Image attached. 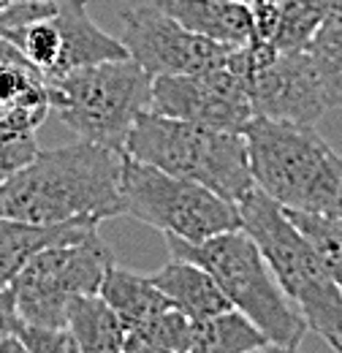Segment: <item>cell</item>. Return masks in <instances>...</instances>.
I'll use <instances>...</instances> for the list:
<instances>
[{
	"mask_svg": "<svg viewBox=\"0 0 342 353\" xmlns=\"http://www.w3.org/2000/svg\"><path fill=\"white\" fill-rule=\"evenodd\" d=\"M123 152L74 141L39 155L0 182V215L22 223L106 221L123 215Z\"/></svg>",
	"mask_w": 342,
	"mask_h": 353,
	"instance_id": "6da1fadb",
	"label": "cell"
},
{
	"mask_svg": "<svg viewBox=\"0 0 342 353\" xmlns=\"http://www.w3.org/2000/svg\"><path fill=\"white\" fill-rule=\"evenodd\" d=\"M242 133L258 190L283 210L342 215V158L315 125L250 117Z\"/></svg>",
	"mask_w": 342,
	"mask_h": 353,
	"instance_id": "7a4b0ae2",
	"label": "cell"
},
{
	"mask_svg": "<svg viewBox=\"0 0 342 353\" xmlns=\"http://www.w3.org/2000/svg\"><path fill=\"white\" fill-rule=\"evenodd\" d=\"M166 236L171 259H188L204 266L231 302V307L245 312L261 334L277 351H296L310 332L299 307L280 288L269 261L263 259L256 239L239 225L214 234L201 242H188L179 236Z\"/></svg>",
	"mask_w": 342,
	"mask_h": 353,
	"instance_id": "3957f363",
	"label": "cell"
},
{
	"mask_svg": "<svg viewBox=\"0 0 342 353\" xmlns=\"http://www.w3.org/2000/svg\"><path fill=\"white\" fill-rule=\"evenodd\" d=\"M237 207L242 228L256 239L280 288L299 307L307 326L342 353V291L315 248L288 212L263 190L253 188Z\"/></svg>",
	"mask_w": 342,
	"mask_h": 353,
	"instance_id": "277c9868",
	"label": "cell"
},
{
	"mask_svg": "<svg viewBox=\"0 0 342 353\" xmlns=\"http://www.w3.org/2000/svg\"><path fill=\"white\" fill-rule=\"evenodd\" d=\"M125 155L158 166L174 176L201 182L231 204L253 188L245 133L144 112L125 139Z\"/></svg>",
	"mask_w": 342,
	"mask_h": 353,
	"instance_id": "5b68a950",
	"label": "cell"
},
{
	"mask_svg": "<svg viewBox=\"0 0 342 353\" xmlns=\"http://www.w3.org/2000/svg\"><path fill=\"white\" fill-rule=\"evenodd\" d=\"M52 112L85 141L125 150L136 120L152 106V77L133 60H106L46 79Z\"/></svg>",
	"mask_w": 342,
	"mask_h": 353,
	"instance_id": "8992f818",
	"label": "cell"
},
{
	"mask_svg": "<svg viewBox=\"0 0 342 353\" xmlns=\"http://www.w3.org/2000/svg\"><path fill=\"white\" fill-rule=\"evenodd\" d=\"M120 190L123 215L188 242H201L242 225L239 207L204 188L201 182L174 176L125 152Z\"/></svg>",
	"mask_w": 342,
	"mask_h": 353,
	"instance_id": "52a82bcc",
	"label": "cell"
},
{
	"mask_svg": "<svg viewBox=\"0 0 342 353\" xmlns=\"http://www.w3.org/2000/svg\"><path fill=\"white\" fill-rule=\"evenodd\" d=\"M112 264L114 253L98 231L77 242L43 248L8 283L17 318L33 326H66L68 299L77 294H98Z\"/></svg>",
	"mask_w": 342,
	"mask_h": 353,
	"instance_id": "ba28073f",
	"label": "cell"
},
{
	"mask_svg": "<svg viewBox=\"0 0 342 353\" xmlns=\"http://www.w3.org/2000/svg\"><path fill=\"white\" fill-rule=\"evenodd\" d=\"M250 74L253 63L245 44L234 46L225 63L207 71L152 77L150 112L242 133L253 117Z\"/></svg>",
	"mask_w": 342,
	"mask_h": 353,
	"instance_id": "9c48e42d",
	"label": "cell"
},
{
	"mask_svg": "<svg viewBox=\"0 0 342 353\" xmlns=\"http://www.w3.org/2000/svg\"><path fill=\"white\" fill-rule=\"evenodd\" d=\"M128 54L150 77L196 74L228 60V44H217L182 28L155 3L130 6L123 11V39Z\"/></svg>",
	"mask_w": 342,
	"mask_h": 353,
	"instance_id": "30bf717a",
	"label": "cell"
},
{
	"mask_svg": "<svg viewBox=\"0 0 342 353\" xmlns=\"http://www.w3.org/2000/svg\"><path fill=\"white\" fill-rule=\"evenodd\" d=\"M253 117L315 125L329 103L307 52H277L250 74Z\"/></svg>",
	"mask_w": 342,
	"mask_h": 353,
	"instance_id": "8fae6325",
	"label": "cell"
},
{
	"mask_svg": "<svg viewBox=\"0 0 342 353\" xmlns=\"http://www.w3.org/2000/svg\"><path fill=\"white\" fill-rule=\"evenodd\" d=\"M87 3L90 0H57L54 19L63 33V52H60V63L52 77H60L74 68L95 65V63H106V60L130 57L120 39L103 33L92 22V17L87 14Z\"/></svg>",
	"mask_w": 342,
	"mask_h": 353,
	"instance_id": "7c38bea8",
	"label": "cell"
},
{
	"mask_svg": "<svg viewBox=\"0 0 342 353\" xmlns=\"http://www.w3.org/2000/svg\"><path fill=\"white\" fill-rule=\"evenodd\" d=\"M182 28L212 39L217 44L245 46L253 33V8L242 0H155Z\"/></svg>",
	"mask_w": 342,
	"mask_h": 353,
	"instance_id": "4fadbf2b",
	"label": "cell"
},
{
	"mask_svg": "<svg viewBox=\"0 0 342 353\" xmlns=\"http://www.w3.org/2000/svg\"><path fill=\"white\" fill-rule=\"evenodd\" d=\"M98 225L101 223L95 221L39 225V223H22L0 215V294L8 288L14 274L28 264L30 256L57 242H77L87 234L98 231Z\"/></svg>",
	"mask_w": 342,
	"mask_h": 353,
	"instance_id": "5bb4252c",
	"label": "cell"
},
{
	"mask_svg": "<svg viewBox=\"0 0 342 353\" xmlns=\"http://www.w3.org/2000/svg\"><path fill=\"white\" fill-rule=\"evenodd\" d=\"M150 280L171 299V305L185 312L190 321L210 318L220 310H228L231 302L214 283V277L204 266L193 264L188 259H171L166 266H161Z\"/></svg>",
	"mask_w": 342,
	"mask_h": 353,
	"instance_id": "9a60e30c",
	"label": "cell"
},
{
	"mask_svg": "<svg viewBox=\"0 0 342 353\" xmlns=\"http://www.w3.org/2000/svg\"><path fill=\"white\" fill-rule=\"evenodd\" d=\"M98 294L109 302V307L117 312V318H120L125 332L141 326L152 315L174 307L169 296L150 277H141V274L128 272V269H123L117 264H112L106 269Z\"/></svg>",
	"mask_w": 342,
	"mask_h": 353,
	"instance_id": "2e32d148",
	"label": "cell"
},
{
	"mask_svg": "<svg viewBox=\"0 0 342 353\" xmlns=\"http://www.w3.org/2000/svg\"><path fill=\"white\" fill-rule=\"evenodd\" d=\"M66 329L71 332L79 353H120L125 329L117 312L101 294H77L68 299Z\"/></svg>",
	"mask_w": 342,
	"mask_h": 353,
	"instance_id": "e0dca14e",
	"label": "cell"
},
{
	"mask_svg": "<svg viewBox=\"0 0 342 353\" xmlns=\"http://www.w3.org/2000/svg\"><path fill=\"white\" fill-rule=\"evenodd\" d=\"M266 348L272 345L261 334V329L245 312L234 307L193 321L190 329V353H250Z\"/></svg>",
	"mask_w": 342,
	"mask_h": 353,
	"instance_id": "ac0fdd59",
	"label": "cell"
},
{
	"mask_svg": "<svg viewBox=\"0 0 342 353\" xmlns=\"http://www.w3.org/2000/svg\"><path fill=\"white\" fill-rule=\"evenodd\" d=\"M329 109H342V0H332L323 22L304 46Z\"/></svg>",
	"mask_w": 342,
	"mask_h": 353,
	"instance_id": "d6986e66",
	"label": "cell"
},
{
	"mask_svg": "<svg viewBox=\"0 0 342 353\" xmlns=\"http://www.w3.org/2000/svg\"><path fill=\"white\" fill-rule=\"evenodd\" d=\"M190 329L193 321L179 312L177 307H169L141 326L125 332V353H190Z\"/></svg>",
	"mask_w": 342,
	"mask_h": 353,
	"instance_id": "ffe728a7",
	"label": "cell"
},
{
	"mask_svg": "<svg viewBox=\"0 0 342 353\" xmlns=\"http://www.w3.org/2000/svg\"><path fill=\"white\" fill-rule=\"evenodd\" d=\"M332 0H283L269 44L277 52H301L323 22Z\"/></svg>",
	"mask_w": 342,
	"mask_h": 353,
	"instance_id": "44dd1931",
	"label": "cell"
},
{
	"mask_svg": "<svg viewBox=\"0 0 342 353\" xmlns=\"http://www.w3.org/2000/svg\"><path fill=\"white\" fill-rule=\"evenodd\" d=\"M6 41L17 46L25 54V60L33 68H39L43 77L54 74V68L60 63V52H63V33H60V25H57L54 14L14 30Z\"/></svg>",
	"mask_w": 342,
	"mask_h": 353,
	"instance_id": "7402d4cb",
	"label": "cell"
},
{
	"mask_svg": "<svg viewBox=\"0 0 342 353\" xmlns=\"http://www.w3.org/2000/svg\"><path fill=\"white\" fill-rule=\"evenodd\" d=\"M285 212L307 236V242L315 248L332 280L342 291V215H312V212H294V210H285Z\"/></svg>",
	"mask_w": 342,
	"mask_h": 353,
	"instance_id": "603a6c76",
	"label": "cell"
},
{
	"mask_svg": "<svg viewBox=\"0 0 342 353\" xmlns=\"http://www.w3.org/2000/svg\"><path fill=\"white\" fill-rule=\"evenodd\" d=\"M14 332L22 340L25 353H79L66 326H33L17 318Z\"/></svg>",
	"mask_w": 342,
	"mask_h": 353,
	"instance_id": "cb8c5ba5",
	"label": "cell"
},
{
	"mask_svg": "<svg viewBox=\"0 0 342 353\" xmlns=\"http://www.w3.org/2000/svg\"><path fill=\"white\" fill-rule=\"evenodd\" d=\"M36 155H39L36 131H19V128L0 125V179L28 166Z\"/></svg>",
	"mask_w": 342,
	"mask_h": 353,
	"instance_id": "d4e9b609",
	"label": "cell"
},
{
	"mask_svg": "<svg viewBox=\"0 0 342 353\" xmlns=\"http://www.w3.org/2000/svg\"><path fill=\"white\" fill-rule=\"evenodd\" d=\"M39 79H43V74L30 63H0V103L17 101Z\"/></svg>",
	"mask_w": 342,
	"mask_h": 353,
	"instance_id": "484cf974",
	"label": "cell"
},
{
	"mask_svg": "<svg viewBox=\"0 0 342 353\" xmlns=\"http://www.w3.org/2000/svg\"><path fill=\"white\" fill-rule=\"evenodd\" d=\"M14 321H17V312L11 302V291L6 288L0 294V353H25L22 340L14 332Z\"/></svg>",
	"mask_w": 342,
	"mask_h": 353,
	"instance_id": "4316f807",
	"label": "cell"
},
{
	"mask_svg": "<svg viewBox=\"0 0 342 353\" xmlns=\"http://www.w3.org/2000/svg\"><path fill=\"white\" fill-rule=\"evenodd\" d=\"M0 63H28V60H25V54L17 46L0 36Z\"/></svg>",
	"mask_w": 342,
	"mask_h": 353,
	"instance_id": "83f0119b",
	"label": "cell"
},
{
	"mask_svg": "<svg viewBox=\"0 0 342 353\" xmlns=\"http://www.w3.org/2000/svg\"><path fill=\"white\" fill-rule=\"evenodd\" d=\"M283 0H250V8H266V6H280Z\"/></svg>",
	"mask_w": 342,
	"mask_h": 353,
	"instance_id": "f1b7e54d",
	"label": "cell"
},
{
	"mask_svg": "<svg viewBox=\"0 0 342 353\" xmlns=\"http://www.w3.org/2000/svg\"><path fill=\"white\" fill-rule=\"evenodd\" d=\"M8 3H11V0H0V11H3V8L8 6Z\"/></svg>",
	"mask_w": 342,
	"mask_h": 353,
	"instance_id": "f546056e",
	"label": "cell"
},
{
	"mask_svg": "<svg viewBox=\"0 0 342 353\" xmlns=\"http://www.w3.org/2000/svg\"><path fill=\"white\" fill-rule=\"evenodd\" d=\"M242 3H250V0H242Z\"/></svg>",
	"mask_w": 342,
	"mask_h": 353,
	"instance_id": "4dcf8cb0",
	"label": "cell"
},
{
	"mask_svg": "<svg viewBox=\"0 0 342 353\" xmlns=\"http://www.w3.org/2000/svg\"><path fill=\"white\" fill-rule=\"evenodd\" d=\"M0 182H3V179H0Z\"/></svg>",
	"mask_w": 342,
	"mask_h": 353,
	"instance_id": "1f68e13d",
	"label": "cell"
}]
</instances>
